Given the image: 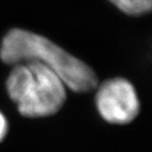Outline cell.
<instances>
[{
    "instance_id": "cell-4",
    "label": "cell",
    "mask_w": 152,
    "mask_h": 152,
    "mask_svg": "<svg viewBox=\"0 0 152 152\" xmlns=\"http://www.w3.org/2000/svg\"><path fill=\"white\" fill-rule=\"evenodd\" d=\"M117 8L127 15H143L150 12L152 0H109Z\"/></svg>"
},
{
    "instance_id": "cell-3",
    "label": "cell",
    "mask_w": 152,
    "mask_h": 152,
    "mask_svg": "<svg viewBox=\"0 0 152 152\" xmlns=\"http://www.w3.org/2000/svg\"><path fill=\"white\" fill-rule=\"evenodd\" d=\"M96 107L106 121L126 124L137 117L140 105L133 85L126 79L117 77L98 86Z\"/></svg>"
},
{
    "instance_id": "cell-2",
    "label": "cell",
    "mask_w": 152,
    "mask_h": 152,
    "mask_svg": "<svg viewBox=\"0 0 152 152\" xmlns=\"http://www.w3.org/2000/svg\"><path fill=\"white\" fill-rule=\"evenodd\" d=\"M66 88L58 75L34 60L14 64L6 80L9 97L27 118L56 114L66 100Z\"/></svg>"
},
{
    "instance_id": "cell-5",
    "label": "cell",
    "mask_w": 152,
    "mask_h": 152,
    "mask_svg": "<svg viewBox=\"0 0 152 152\" xmlns=\"http://www.w3.org/2000/svg\"><path fill=\"white\" fill-rule=\"evenodd\" d=\"M8 132V123L6 118L4 117L1 112H0V142L5 138Z\"/></svg>"
},
{
    "instance_id": "cell-1",
    "label": "cell",
    "mask_w": 152,
    "mask_h": 152,
    "mask_svg": "<svg viewBox=\"0 0 152 152\" xmlns=\"http://www.w3.org/2000/svg\"><path fill=\"white\" fill-rule=\"evenodd\" d=\"M0 58L10 65L30 60L41 62L77 93L90 92L98 84V77L89 65L53 41L28 30L14 28L4 36Z\"/></svg>"
}]
</instances>
